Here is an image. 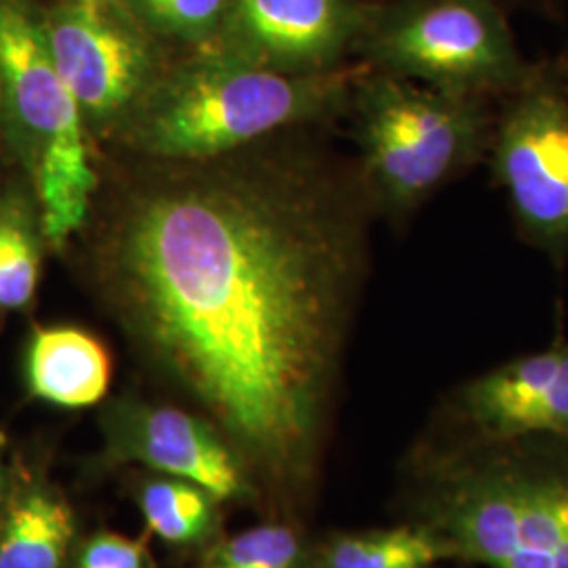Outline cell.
<instances>
[{"instance_id":"22","label":"cell","mask_w":568,"mask_h":568,"mask_svg":"<svg viewBox=\"0 0 568 568\" xmlns=\"http://www.w3.org/2000/svg\"><path fill=\"white\" fill-rule=\"evenodd\" d=\"M562 70H565V74H567V79H568V63H567V65H562Z\"/></svg>"},{"instance_id":"15","label":"cell","mask_w":568,"mask_h":568,"mask_svg":"<svg viewBox=\"0 0 568 568\" xmlns=\"http://www.w3.org/2000/svg\"><path fill=\"white\" fill-rule=\"evenodd\" d=\"M440 560L447 548L424 525L344 535L325 551V568H429Z\"/></svg>"},{"instance_id":"16","label":"cell","mask_w":568,"mask_h":568,"mask_svg":"<svg viewBox=\"0 0 568 568\" xmlns=\"http://www.w3.org/2000/svg\"><path fill=\"white\" fill-rule=\"evenodd\" d=\"M215 497L178 478L154 480L143 488L140 504L148 528L169 544L201 541L215 523Z\"/></svg>"},{"instance_id":"14","label":"cell","mask_w":568,"mask_h":568,"mask_svg":"<svg viewBox=\"0 0 568 568\" xmlns=\"http://www.w3.org/2000/svg\"><path fill=\"white\" fill-rule=\"evenodd\" d=\"M41 209L30 187L0 190V312L32 304L41 281Z\"/></svg>"},{"instance_id":"23","label":"cell","mask_w":568,"mask_h":568,"mask_svg":"<svg viewBox=\"0 0 568 568\" xmlns=\"http://www.w3.org/2000/svg\"><path fill=\"white\" fill-rule=\"evenodd\" d=\"M124 2H126V0H124Z\"/></svg>"},{"instance_id":"1","label":"cell","mask_w":568,"mask_h":568,"mask_svg":"<svg viewBox=\"0 0 568 568\" xmlns=\"http://www.w3.org/2000/svg\"><path fill=\"white\" fill-rule=\"evenodd\" d=\"M358 173L312 152L163 163L122 190L98 278L145 352L278 480L310 471L366 267Z\"/></svg>"},{"instance_id":"9","label":"cell","mask_w":568,"mask_h":568,"mask_svg":"<svg viewBox=\"0 0 568 568\" xmlns=\"http://www.w3.org/2000/svg\"><path fill=\"white\" fill-rule=\"evenodd\" d=\"M366 7V0H224L204 51L288 74L325 72L354 53Z\"/></svg>"},{"instance_id":"8","label":"cell","mask_w":568,"mask_h":568,"mask_svg":"<svg viewBox=\"0 0 568 568\" xmlns=\"http://www.w3.org/2000/svg\"><path fill=\"white\" fill-rule=\"evenodd\" d=\"M41 21L89 135L116 138L166 65L163 41L124 0H53Z\"/></svg>"},{"instance_id":"5","label":"cell","mask_w":568,"mask_h":568,"mask_svg":"<svg viewBox=\"0 0 568 568\" xmlns=\"http://www.w3.org/2000/svg\"><path fill=\"white\" fill-rule=\"evenodd\" d=\"M0 135L39 203L47 243L63 246L87 224L98 173L81 110L30 0H0Z\"/></svg>"},{"instance_id":"19","label":"cell","mask_w":568,"mask_h":568,"mask_svg":"<svg viewBox=\"0 0 568 568\" xmlns=\"http://www.w3.org/2000/svg\"><path fill=\"white\" fill-rule=\"evenodd\" d=\"M77 568H148V554L138 539L103 532L82 548Z\"/></svg>"},{"instance_id":"13","label":"cell","mask_w":568,"mask_h":568,"mask_svg":"<svg viewBox=\"0 0 568 568\" xmlns=\"http://www.w3.org/2000/svg\"><path fill=\"white\" fill-rule=\"evenodd\" d=\"M74 516L44 480L20 474L0 509V568H63Z\"/></svg>"},{"instance_id":"10","label":"cell","mask_w":568,"mask_h":568,"mask_svg":"<svg viewBox=\"0 0 568 568\" xmlns=\"http://www.w3.org/2000/svg\"><path fill=\"white\" fill-rule=\"evenodd\" d=\"M450 417L471 443L568 440V344L495 366L457 387Z\"/></svg>"},{"instance_id":"4","label":"cell","mask_w":568,"mask_h":568,"mask_svg":"<svg viewBox=\"0 0 568 568\" xmlns=\"http://www.w3.org/2000/svg\"><path fill=\"white\" fill-rule=\"evenodd\" d=\"M349 110L371 206L400 220L488 156L495 112L462 95L366 68Z\"/></svg>"},{"instance_id":"6","label":"cell","mask_w":568,"mask_h":568,"mask_svg":"<svg viewBox=\"0 0 568 568\" xmlns=\"http://www.w3.org/2000/svg\"><path fill=\"white\" fill-rule=\"evenodd\" d=\"M354 51L373 70L488 100L516 91L535 68L499 0L368 2Z\"/></svg>"},{"instance_id":"20","label":"cell","mask_w":568,"mask_h":568,"mask_svg":"<svg viewBox=\"0 0 568 568\" xmlns=\"http://www.w3.org/2000/svg\"><path fill=\"white\" fill-rule=\"evenodd\" d=\"M9 487H11V478H9V467H7L4 457H2V443H0V509H2L4 499H7Z\"/></svg>"},{"instance_id":"18","label":"cell","mask_w":568,"mask_h":568,"mask_svg":"<svg viewBox=\"0 0 568 568\" xmlns=\"http://www.w3.org/2000/svg\"><path fill=\"white\" fill-rule=\"evenodd\" d=\"M126 4L161 41L199 51L213 41L224 0H126Z\"/></svg>"},{"instance_id":"17","label":"cell","mask_w":568,"mask_h":568,"mask_svg":"<svg viewBox=\"0 0 568 568\" xmlns=\"http://www.w3.org/2000/svg\"><path fill=\"white\" fill-rule=\"evenodd\" d=\"M304 548L293 528L265 525L213 546L201 568H300Z\"/></svg>"},{"instance_id":"12","label":"cell","mask_w":568,"mask_h":568,"mask_svg":"<svg viewBox=\"0 0 568 568\" xmlns=\"http://www.w3.org/2000/svg\"><path fill=\"white\" fill-rule=\"evenodd\" d=\"M112 377L108 349L77 326H41L26 349V384L49 405L82 408L100 403Z\"/></svg>"},{"instance_id":"11","label":"cell","mask_w":568,"mask_h":568,"mask_svg":"<svg viewBox=\"0 0 568 568\" xmlns=\"http://www.w3.org/2000/svg\"><path fill=\"white\" fill-rule=\"evenodd\" d=\"M108 453L116 462L142 464L204 488L215 499L244 490L232 448L209 422L175 406L121 400L105 410Z\"/></svg>"},{"instance_id":"2","label":"cell","mask_w":568,"mask_h":568,"mask_svg":"<svg viewBox=\"0 0 568 568\" xmlns=\"http://www.w3.org/2000/svg\"><path fill=\"white\" fill-rule=\"evenodd\" d=\"M365 61L310 74L276 72L213 51L166 63L116 138L150 161L194 163L349 108Z\"/></svg>"},{"instance_id":"21","label":"cell","mask_w":568,"mask_h":568,"mask_svg":"<svg viewBox=\"0 0 568 568\" xmlns=\"http://www.w3.org/2000/svg\"><path fill=\"white\" fill-rule=\"evenodd\" d=\"M366 2H386V0H366ZM499 2H504V0H499Z\"/></svg>"},{"instance_id":"7","label":"cell","mask_w":568,"mask_h":568,"mask_svg":"<svg viewBox=\"0 0 568 568\" xmlns=\"http://www.w3.org/2000/svg\"><path fill=\"white\" fill-rule=\"evenodd\" d=\"M518 232L556 265L568 260V79L558 63H535L504 98L488 148Z\"/></svg>"},{"instance_id":"3","label":"cell","mask_w":568,"mask_h":568,"mask_svg":"<svg viewBox=\"0 0 568 568\" xmlns=\"http://www.w3.org/2000/svg\"><path fill=\"white\" fill-rule=\"evenodd\" d=\"M419 516L453 560L568 568V440H467L436 455Z\"/></svg>"}]
</instances>
